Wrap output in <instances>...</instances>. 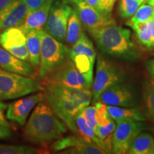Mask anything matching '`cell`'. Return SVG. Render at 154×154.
<instances>
[{"label":"cell","mask_w":154,"mask_h":154,"mask_svg":"<svg viewBox=\"0 0 154 154\" xmlns=\"http://www.w3.org/2000/svg\"><path fill=\"white\" fill-rule=\"evenodd\" d=\"M44 99L57 116L74 134H78L76 119L91 102L90 88H74L54 84H42Z\"/></svg>","instance_id":"6da1fadb"},{"label":"cell","mask_w":154,"mask_h":154,"mask_svg":"<svg viewBox=\"0 0 154 154\" xmlns=\"http://www.w3.org/2000/svg\"><path fill=\"white\" fill-rule=\"evenodd\" d=\"M44 99L36 104L23 131L24 139L34 144L54 141L68 130L66 125Z\"/></svg>","instance_id":"7a4b0ae2"},{"label":"cell","mask_w":154,"mask_h":154,"mask_svg":"<svg viewBox=\"0 0 154 154\" xmlns=\"http://www.w3.org/2000/svg\"><path fill=\"white\" fill-rule=\"evenodd\" d=\"M88 33L102 54L129 61L139 58V53L131 41V34L128 29L113 24Z\"/></svg>","instance_id":"3957f363"},{"label":"cell","mask_w":154,"mask_h":154,"mask_svg":"<svg viewBox=\"0 0 154 154\" xmlns=\"http://www.w3.org/2000/svg\"><path fill=\"white\" fill-rule=\"evenodd\" d=\"M70 59V48L42 29V44L37 76L43 81Z\"/></svg>","instance_id":"277c9868"},{"label":"cell","mask_w":154,"mask_h":154,"mask_svg":"<svg viewBox=\"0 0 154 154\" xmlns=\"http://www.w3.org/2000/svg\"><path fill=\"white\" fill-rule=\"evenodd\" d=\"M43 84L33 77L25 76L0 68V101L15 99L43 91Z\"/></svg>","instance_id":"5b68a950"},{"label":"cell","mask_w":154,"mask_h":154,"mask_svg":"<svg viewBox=\"0 0 154 154\" xmlns=\"http://www.w3.org/2000/svg\"><path fill=\"white\" fill-rule=\"evenodd\" d=\"M126 80L124 72L120 66L103 55L97 57L95 78L92 83L91 101L93 103L99 101L101 94L106 88Z\"/></svg>","instance_id":"8992f818"},{"label":"cell","mask_w":154,"mask_h":154,"mask_svg":"<svg viewBox=\"0 0 154 154\" xmlns=\"http://www.w3.org/2000/svg\"><path fill=\"white\" fill-rule=\"evenodd\" d=\"M93 77L83 74L71 59L43 80L42 84H54L74 88H91Z\"/></svg>","instance_id":"52a82bcc"},{"label":"cell","mask_w":154,"mask_h":154,"mask_svg":"<svg viewBox=\"0 0 154 154\" xmlns=\"http://www.w3.org/2000/svg\"><path fill=\"white\" fill-rule=\"evenodd\" d=\"M72 11V7L64 0H54L50 8L44 29L58 41L64 42L68 21Z\"/></svg>","instance_id":"ba28073f"},{"label":"cell","mask_w":154,"mask_h":154,"mask_svg":"<svg viewBox=\"0 0 154 154\" xmlns=\"http://www.w3.org/2000/svg\"><path fill=\"white\" fill-rule=\"evenodd\" d=\"M145 129L141 121H126L117 123L112 138V153H128L133 140Z\"/></svg>","instance_id":"9c48e42d"},{"label":"cell","mask_w":154,"mask_h":154,"mask_svg":"<svg viewBox=\"0 0 154 154\" xmlns=\"http://www.w3.org/2000/svg\"><path fill=\"white\" fill-rule=\"evenodd\" d=\"M75 6L81 22L88 32L102 28L107 25L116 24L111 14H106L100 12L88 5L84 0H64Z\"/></svg>","instance_id":"30bf717a"},{"label":"cell","mask_w":154,"mask_h":154,"mask_svg":"<svg viewBox=\"0 0 154 154\" xmlns=\"http://www.w3.org/2000/svg\"><path fill=\"white\" fill-rule=\"evenodd\" d=\"M98 101L106 106L135 107L136 105V96L132 86L124 82L106 88L101 94Z\"/></svg>","instance_id":"8fae6325"},{"label":"cell","mask_w":154,"mask_h":154,"mask_svg":"<svg viewBox=\"0 0 154 154\" xmlns=\"http://www.w3.org/2000/svg\"><path fill=\"white\" fill-rule=\"evenodd\" d=\"M0 46L12 55L29 61L26 34L19 26L7 28L0 33Z\"/></svg>","instance_id":"7c38bea8"},{"label":"cell","mask_w":154,"mask_h":154,"mask_svg":"<svg viewBox=\"0 0 154 154\" xmlns=\"http://www.w3.org/2000/svg\"><path fill=\"white\" fill-rule=\"evenodd\" d=\"M44 99V93L38 91L12 102L7 106L6 116L9 120L14 121L22 126H24L31 111Z\"/></svg>","instance_id":"4fadbf2b"},{"label":"cell","mask_w":154,"mask_h":154,"mask_svg":"<svg viewBox=\"0 0 154 154\" xmlns=\"http://www.w3.org/2000/svg\"><path fill=\"white\" fill-rule=\"evenodd\" d=\"M29 12L23 0L11 2L0 10V32L7 28L22 26Z\"/></svg>","instance_id":"5bb4252c"},{"label":"cell","mask_w":154,"mask_h":154,"mask_svg":"<svg viewBox=\"0 0 154 154\" xmlns=\"http://www.w3.org/2000/svg\"><path fill=\"white\" fill-rule=\"evenodd\" d=\"M0 68L8 72L16 73L25 76L33 77L36 70L30 63L22 60L6 51L0 46Z\"/></svg>","instance_id":"9a60e30c"},{"label":"cell","mask_w":154,"mask_h":154,"mask_svg":"<svg viewBox=\"0 0 154 154\" xmlns=\"http://www.w3.org/2000/svg\"><path fill=\"white\" fill-rule=\"evenodd\" d=\"M54 1V0H49L41 7L29 12L22 26H19L21 29L26 34L29 30L43 29Z\"/></svg>","instance_id":"2e32d148"},{"label":"cell","mask_w":154,"mask_h":154,"mask_svg":"<svg viewBox=\"0 0 154 154\" xmlns=\"http://www.w3.org/2000/svg\"><path fill=\"white\" fill-rule=\"evenodd\" d=\"M42 29H32L26 33V47L29 52V61L34 69L39 65L42 44Z\"/></svg>","instance_id":"e0dca14e"},{"label":"cell","mask_w":154,"mask_h":154,"mask_svg":"<svg viewBox=\"0 0 154 154\" xmlns=\"http://www.w3.org/2000/svg\"><path fill=\"white\" fill-rule=\"evenodd\" d=\"M107 110L109 115L116 124L126 121H144L146 117L141 111L135 107H119L107 106Z\"/></svg>","instance_id":"ac0fdd59"},{"label":"cell","mask_w":154,"mask_h":154,"mask_svg":"<svg viewBox=\"0 0 154 154\" xmlns=\"http://www.w3.org/2000/svg\"><path fill=\"white\" fill-rule=\"evenodd\" d=\"M128 153L154 154V138L149 133L140 132L133 140Z\"/></svg>","instance_id":"d6986e66"},{"label":"cell","mask_w":154,"mask_h":154,"mask_svg":"<svg viewBox=\"0 0 154 154\" xmlns=\"http://www.w3.org/2000/svg\"><path fill=\"white\" fill-rule=\"evenodd\" d=\"M143 113L154 123V79H147L142 87Z\"/></svg>","instance_id":"ffe728a7"},{"label":"cell","mask_w":154,"mask_h":154,"mask_svg":"<svg viewBox=\"0 0 154 154\" xmlns=\"http://www.w3.org/2000/svg\"><path fill=\"white\" fill-rule=\"evenodd\" d=\"M82 32V22L76 9H73L67 24L66 37H65L66 45L69 47H72L78 41Z\"/></svg>","instance_id":"44dd1931"},{"label":"cell","mask_w":154,"mask_h":154,"mask_svg":"<svg viewBox=\"0 0 154 154\" xmlns=\"http://www.w3.org/2000/svg\"><path fill=\"white\" fill-rule=\"evenodd\" d=\"M85 54L89 58L92 63L95 62L96 52L93 43L85 33L82 32L79 40L70 49V56L75 54Z\"/></svg>","instance_id":"7402d4cb"},{"label":"cell","mask_w":154,"mask_h":154,"mask_svg":"<svg viewBox=\"0 0 154 154\" xmlns=\"http://www.w3.org/2000/svg\"><path fill=\"white\" fill-rule=\"evenodd\" d=\"M154 18V7L149 4H142L134 14L126 22L127 26L136 29L139 25L149 22Z\"/></svg>","instance_id":"603a6c76"},{"label":"cell","mask_w":154,"mask_h":154,"mask_svg":"<svg viewBox=\"0 0 154 154\" xmlns=\"http://www.w3.org/2000/svg\"><path fill=\"white\" fill-rule=\"evenodd\" d=\"M76 123L77 128H78V135H79L87 141L95 144V145L99 146L101 149L103 150V146L102 141L96 136L93 128H91L86 123L84 116H83L82 111H81L76 116Z\"/></svg>","instance_id":"cb8c5ba5"},{"label":"cell","mask_w":154,"mask_h":154,"mask_svg":"<svg viewBox=\"0 0 154 154\" xmlns=\"http://www.w3.org/2000/svg\"><path fill=\"white\" fill-rule=\"evenodd\" d=\"M87 143H90V142L86 140L79 135L74 134L72 136L61 137L57 139L53 143L51 149L54 151H61L69 148L76 147V146L84 145Z\"/></svg>","instance_id":"d4e9b609"},{"label":"cell","mask_w":154,"mask_h":154,"mask_svg":"<svg viewBox=\"0 0 154 154\" xmlns=\"http://www.w3.org/2000/svg\"><path fill=\"white\" fill-rule=\"evenodd\" d=\"M134 30L142 47L147 50H154V42L148 22L139 25Z\"/></svg>","instance_id":"484cf974"},{"label":"cell","mask_w":154,"mask_h":154,"mask_svg":"<svg viewBox=\"0 0 154 154\" xmlns=\"http://www.w3.org/2000/svg\"><path fill=\"white\" fill-rule=\"evenodd\" d=\"M146 0H119L118 11L121 19H126L131 17L142 4Z\"/></svg>","instance_id":"4316f807"},{"label":"cell","mask_w":154,"mask_h":154,"mask_svg":"<svg viewBox=\"0 0 154 154\" xmlns=\"http://www.w3.org/2000/svg\"><path fill=\"white\" fill-rule=\"evenodd\" d=\"M39 153V150L24 145L0 144V154H34Z\"/></svg>","instance_id":"83f0119b"},{"label":"cell","mask_w":154,"mask_h":154,"mask_svg":"<svg viewBox=\"0 0 154 154\" xmlns=\"http://www.w3.org/2000/svg\"><path fill=\"white\" fill-rule=\"evenodd\" d=\"M63 153H74V154H103L106 152L101 148L95 144L87 143L84 145L72 147L71 149H65Z\"/></svg>","instance_id":"f1b7e54d"},{"label":"cell","mask_w":154,"mask_h":154,"mask_svg":"<svg viewBox=\"0 0 154 154\" xmlns=\"http://www.w3.org/2000/svg\"><path fill=\"white\" fill-rule=\"evenodd\" d=\"M88 5L103 14H109L117 0H84Z\"/></svg>","instance_id":"f546056e"},{"label":"cell","mask_w":154,"mask_h":154,"mask_svg":"<svg viewBox=\"0 0 154 154\" xmlns=\"http://www.w3.org/2000/svg\"><path fill=\"white\" fill-rule=\"evenodd\" d=\"M95 113H96V106L95 105L89 106L85 107L84 110L82 111V114L84 119L86 121L88 126L93 128L94 131H96V128H97V124H96V119H95Z\"/></svg>","instance_id":"4dcf8cb0"},{"label":"cell","mask_w":154,"mask_h":154,"mask_svg":"<svg viewBox=\"0 0 154 154\" xmlns=\"http://www.w3.org/2000/svg\"><path fill=\"white\" fill-rule=\"evenodd\" d=\"M47 1L49 0H23V2L28 7L30 12L41 7Z\"/></svg>","instance_id":"1f68e13d"},{"label":"cell","mask_w":154,"mask_h":154,"mask_svg":"<svg viewBox=\"0 0 154 154\" xmlns=\"http://www.w3.org/2000/svg\"><path fill=\"white\" fill-rule=\"evenodd\" d=\"M7 106L5 103L0 101V124L10 127V125H9L8 121L6 119V116L5 114V111L7 109Z\"/></svg>","instance_id":"d6a6232c"},{"label":"cell","mask_w":154,"mask_h":154,"mask_svg":"<svg viewBox=\"0 0 154 154\" xmlns=\"http://www.w3.org/2000/svg\"><path fill=\"white\" fill-rule=\"evenodd\" d=\"M12 135V131L9 126H4L0 124V139H6L11 137Z\"/></svg>","instance_id":"836d02e7"},{"label":"cell","mask_w":154,"mask_h":154,"mask_svg":"<svg viewBox=\"0 0 154 154\" xmlns=\"http://www.w3.org/2000/svg\"><path fill=\"white\" fill-rule=\"evenodd\" d=\"M146 69H147L148 72L151 75V78L154 79V58L151 59L149 61H147V63H146Z\"/></svg>","instance_id":"e575fe53"},{"label":"cell","mask_w":154,"mask_h":154,"mask_svg":"<svg viewBox=\"0 0 154 154\" xmlns=\"http://www.w3.org/2000/svg\"><path fill=\"white\" fill-rule=\"evenodd\" d=\"M148 22V24H149L150 30H151V34H152V37H153V40L154 42V18H153L151 20H149Z\"/></svg>","instance_id":"d590c367"},{"label":"cell","mask_w":154,"mask_h":154,"mask_svg":"<svg viewBox=\"0 0 154 154\" xmlns=\"http://www.w3.org/2000/svg\"><path fill=\"white\" fill-rule=\"evenodd\" d=\"M12 1H14V0H0V10L7 7Z\"/></svg>","instance_id":"8d00e7d4"},{"label":"cell","mask_w":154,"mask_h":154,"mask_svg":"<svg viewBox=\"0 0 154 154\" xmlns=\"http://www.w3.org/2000/svg\"><path fill=\"white\" fill-rule=\"evenodd\" d=\"M146 2L149 4V5H151L152 7H154V0H147V1H146Z\"/></svg>","instance_id":"74e56055"},{"label":"cell","mask_w":154,"mask_h":154,"mask_svg":"<svg viewBox=\"0 0 154 154\" xmlns=\"http://www.w3.org/2000/svg\"><path fill=\"white\" fill-rule=\"evenodd\" d=\"M146 1H147V0H146Z\"/></svg>","instance_id":"f35d334b"},{"label":"cell","mask_w":154,"mask_h":154,"mask_svg":"<svg viewBox=\"0 0 154 154\" xmlns=\"http://www.w3.org/2000/svg\"><path fill=\"white\" fill-rule=\"evenodd\" d=\"M153 132H154V131H153Z\"/></svg>","instance_id":"ab89813d"}]
</instances>
